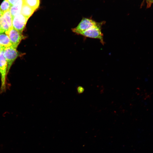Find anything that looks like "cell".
Returning a JSON list of instances; mask_svg holds the SVG:
<instances>
[{"label":"cell","instance_id":"cell-1","mask_svg":"<svg viewBox=\"0 0 153 153\" xmlns=\"http://www.w3.org/2000/svg\"><path fill=\"white\" fill-rule=\"evenodd\" d=\"M105 21L101 22L99 24L92 27L85 31L80 33L78 35L85 37L99 39L101 44L104 45L103 35L102 32V26L105 24Z\"/></svg>","mask_w":153,"mask_h":153},{"label":"cell","instance_id":"cell-8","mask_svg":"<svg viewBox=\"0 0 153 153\" xmlns=\"http://www.w3.org/2000/svg\"><path fill=\"white\" fill-rule=\"evenodd\" d=\"M23 3V0H21L16 5L11 6L9 10L12 18L21 13L22 7Z\"/></svg>","mask_w":153,"mask_h":153},{"label":"cell","instance_id":"cell-7","mask_svg":"<svg viewBox=\"0 0 153 153\" xmlns=\"http://www.w3.org/2000/svg\"><path fill=\"white\" fill-rule=\"evenodd\" d=\"M0 45L4 49L11 46L10 39L5 32H0Z\"/></svg>","mask_w":153,"mask_h":153},{"label":"cell","instance_id":"cell-6","mask_svg":"<svg viewBox=\"0 0 153 153\" xmlns=\"http://www.w3.org/2000/svg\"><path fill=\"white\" fill-rule=\"evenodd\" d=\"M28 19L21 13L16 15L12 18V27L22 33Z\"/></svg>","mask_w":153,"mask_h":153},{"label":"cell","instance_id":"cell-3","mask_svg":"<svg viewBox=\"0 0 153 153\" xmlns=\"http://www.w3.org/2000/svg\"><path fill=\"white\" fill-rule=\"evenodd\" d=\"M100 23L96 22L91 18H83L78 25L76 27L72 29V31L78 34L81 32L98 25Z\"/></svg>","mask_w":153,"mask_h":153},{"label":"cell","instance_id":"cell-12","mask_svg":"<svg viewBox=\"0 0 153 153\" xmlns=\"http://www.w3.org/2000/svg\"><path fill=\"white\" fill-rule=\"evenodd\" d=\"M2 16L7 22L10 28L12 27V18L9 10L4 12Z\"/></svg>","mask_w":153,"mask_h":153},{"label":"cell","instance_id":"cell-2","mask_svg":"<svg viewBox=\"0 0 153 153\" xmlns=\"http://www.w3.org/2000/svg\"><path fill=\"white\" fill-rule=\"evenodd\" d=\"M3 50L0 53V76L1 81L0 92L1 93H3L6 91L8 86L7 80L8 74L7 65L4 56Z\"/></svg>","mask_w":153,"mask_h":153},{"label":"cell","instance_id":"cell-10","mask_svg":"<svg viewBox=\"0 0 153 153\" xmlns=\"http://www.w3.org/2000/svg\"><path fill=\"white\" fill-rule=\"evenodd\" d=\"M23 3L26 4L35 10L38 8L40 0H23Z\"/></svg>","mask_w":153,"mask_h":153},{"label":"cell","instance_id":"cell-16","mask_svg":"<svg viewBox=\"0 0 153 153\" xmlns=\"http://www.w3.org/2000/svg\"><path fill=\"white\" fill-rule=\"evenodd\" d=\"M147 4V6L148 8L150 7L151 5L150 3V0H145Z\"/></svg>","mask_w":153,"mask_h":153},{"label":"cell","instance_id":"cell-13","mask_svg":"<svg viewBox=\"0 0 153 153\" xmlns=\"http://www.w3.org/2000/svg\"><path fill=\"white\" fill-rule=\"evenodd\" d=\"M11 5L7 0H4L0 6V10L3 12L10 10Z\"/></svg>","mask_w":153,"mask_h":153},{"label":"cell","instance_id":"cell-18","mask_svg":"<svg viewBox=\"0 0 153 153\" xmlns=\"http://www.w3.org/2000/svg\"><path fill=\"white\" fill-rule=\"evenodd\" d=\"M3 13L0 10V18L3 15Z\"/></svg>","mask_w":153,"mask_h":153},{"label":"cell","instance_id":"cell-5","mask_svg":"<svg viewBox=\"0 0 153 153\" xmlns=\"http://www.w3.org/2000/svg\"><path fill=\"white\" fill-rule=\"evenodd\" d=\"M3 54L7 63L8 73L13 63L18 56L19 53L16 49L11 46L4 49Z\"/></svg>","mask_w":153,"mask_h":153},{"label":"cell","instance_id":"cell-17","mask_svg":"<svg viewBox=\"0 0 153 153\" xmlns=\"http://www.w3.org/2000/svg\"><path fill=\"white\" fill-rule=\"evenodd\" d=\"M4 48H3L0 45V53L1 51L4 49Z\"/></svg>","mask_w":153,"mask_h":153},{"label":"cell","instance_id":"cell-4","mask_svg":"<svg viewBox=\"0 0 153 153\" xmlns=\"http://www.w3.org/2000/svg\"><path fill=\"white\" fill-rule=\"evenodd\" d=\"M6 33L8 36L11 44V46L16 49L21 40L24 37L21 32L12 27L10 28Z\"/></svg>","mask_w":153,"mask_h":153},{"label":"cell","instance_id":"cell-15","mask_svg":"<svg viewBox=\"0 0 153 153\" xmlns=\"http://www.w3.org/2000/svg\"><path fill=\"white\" fill-rule=\"evenodd\" d=\"M11 6L16 5L21 0H7Z\"/></svg>","mask_w":153,"mask_h":153},{"label":"cell","instance_id":"cell-14","mask_svg":"<svg viewBox=\"0 0 153 153\" xmlns=\"http://www.w3.org/2000/svg\"><path fill=\"white\" fill-rule=\"evenodd\" d=\"M76 90L77 93L79 94H80L83 93L84 90V88L80 86H78L77 87Z\"/></svg>","mask_w":153,"mask_h":153},{"label":"cell","instance_id":"cell-11","mask_svg":"<svg viewBox=\"0 0 153 153\" xmlns=\"http://www.w3.org/2000/svg\"><path fill=\"white\" fill-rule=\"evenodd\" d=\"M9 28L7 22L2 15L0 18V32H6Z\"/></svg>","mask_w":153,"mask_h":153},{"label":"cell","instance_id":"cell-19","mask_svg":"<svg viewBox=\"0 0 153 153\" xmlns=\"http://www.w3.org/2000/svg\"><path fill=\"white\" fill-rule=\"evenodd\" d=\"M150 1L151 5L152 4H153V0H150Z\"/></svg>","mask_w":153,"mask_h":153},{"label":"cell","instance_id":"cell-9","mask_svg":"<svg viewBox=\"0 0 153 153\" xmlns=\"http://www.w3.org/2000/svg\"><path fill=\"white\" fill-rule=\"evenodd\" d=\"M35 10L28 5L23 3L22 7L21 13L26 18L29 19Z\"/></svg>","mask_w":153,"mask_h":153}]
</instances>
